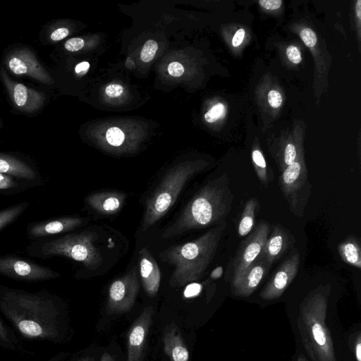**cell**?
<instances>
[{
    "mask_svg": "<svg viewBox=\"0 0 361 361\" xmlns=\"http://www.w3.org/2000/svg\"><path fill=\"white\" fill-rule=\"evenodd\" d=\"M100 361H114V357L108 353H104L101 357Z\"/></svg>",
    "mask_w": 361,
    "mask_h": 361,
    "instance_id": "ee69618b",
    "label": "cell"
},
{
    "mask_svg": "<svg viewBox=\"0 0 361 361\" xmlns=\"http://www.w3.org/2000/svg\"><path fill=\"white\" fill-rule=\"evenodd\" d=\"M0 173L27 180H32L37 176L35 171L26 162L2 153H0Z\"/></svg>",
    "mask_w": 361,
    "mask_h": 361,
    "instance_id": "44dd1931",
    "label": "cell"
},
{
    "mask_svg": "<svg viewBox=\"0 0 361 361\" xmlns=\"http://www.w3.org/2000/svg\"><path fill=\"white\" fill-rule=\"evenodd\" d=\"M0 73L7 92L16 108L30 114L41 109L45 100L44 94L11 80L4 69L1 70Z\"/></svg>",
    "mask_w": 361,
    "mask_h": 361,
    "instance_id": "5bb4252c",
    "label": "cell"
},
{
    "mask_svg": "<svg viewBox=\"0 0 361 361\" xmlns=\"http://www.w3.org/2000/svg\"><path fill=\"white\" fill-rule=\"evenodd\" d=\"M28 207L27 202H21L0 211V230L16 219Z\"/></svg>",
    "mask_w": 361,
    "mask_h": 361,
    "instance_id": "d4e9b609",
    "label": "cell"
},
{
    "mask_svg": "<svg viewBox=\"0 0 361 361\" xmlns=\"http://www.w3.org/2000/svg\"><path fill=\"white\" fill-rule=\"evenodd\" d=\"M279 183L290 211L295 215L302 216L310 196L312 185L305 164L300 157L281 171Z\"/></svg>",
    "mask_w": 361,
    "mask_h": 361,
    "instance_id": "52a82bcc",
    "label": "cell"
},
{
    "mask_svg": "<svg viewBox=\"0 0 361 361\" xmlns=\"http://www.w3.org/2000/svg\"><path fill=\"white\" fill-rule=\"evenodd\" d=\"M225 106L217 103L204 114V120L208 123H214L225 114Z\"/></svg>",
    "mask_w": 361,
    "mask_h": 361,
    "instance_id": "f1b7e54d",
    "label": "cell"
},
{
    "mask_svg": "<svg viewBox=\"0 0 361 361\" xmlns=\"http://www.w3.org/2000/svg\"><path fill=\"white\" fill-rule=\"evenodd\" d=\"M354 352L356 361H361V337L358 334L355 341Z\"/></svg>",
    "mask_w": 361,
    "mask_h": 361,
    "instance_id": "ab89813d",
    "label": "cell"
},
{
    "mask_svg": "<svg viewBox=\"0 0 361 361\" xmlns=\"http://www.w3.org/2000/svg\"><path fill=\"white\" fill-rule=\"evenodd\" d=\"M355 13L359 20L361 17V1L357 0L355 4Z\"/></svg>",
    "mask_w": 361,
    "mask_h": 361,
    "instance_id": "7bdbcfd3",
    "label": "cell"
},
{
    "mask_svg": "<svg viewBox=\"0 0 361 361\" xmlns=\"http://www.w3.org/2000/svg\"><path fill=\"white\" fill-rule=\"evenodd\" d=\"M252 159L259 180L266 185L272 182L273 176L268 172L267 162L262 152L257 149H254Z\"/></svg>",
    "mask_w": 361,
    "mask_h": 361,
    "instance_id": "cb8c5ba5",
    "label": "cell"
},
{
    "mask_svg": "<svg viewBox=\"0 0 361 361\" xmlns=\"http://www.w3.org/2000/svg\"><path fill=\"white\" fill-rule=\"evenodd\" d=\"M300 37L307 47H314L317 42L316 33L310 28H304L300 31Z\"/></svg>",
    "mask_w": 361,
    "mask_h": 361,
    "instance_id": "f546056e",
    "label": "cell"
},
{
    "mask_svg": "<svg viewBox=\"0 0 361 361\" xmlns=\"http://www.w3.org/2000/svg\"><path fill=\"white\" fill-rule=\"evenodd\" d=\"M0 345L6 348L18 350L20 343L16 336L0 319Z\"/></svg>",
    "mask_w": 361,
    "mask_h": 361,
    "instance_id": "484cf974",
    "label": "cell"
},
{
    "mask_svg": "<svg viewBox=\"0 0 361 361\" xmlns=\"http://www.w3.org/2000/svg\"><path fill=\"white\" fill-rule=\"evenodd\" d=\"M297 361H308L306 357H305L302 354H299L297 358Z\"/></svg>",
    "mask_w": 361,
    "mask_h": 361,
    "instance_id": "bcb514c9",
    "label": "cell"
},
{
    "mask_svg": "<svg viewBox=\"0 0 361 361\" xmlns=\"http://www.w3.org/2000/svg\"><path fill=\"white\" fill-rule=\"evenodd\" d=\"M139 273L142 286L151 298L157 295L161 281L159 265L149 250L142 247L138 254Z\"/></svg>",
    "mask_w": 361,
    "mask_h": 361,
    "instance_id": "2e32d148",
    "label": "cell"
},
{
    "mask_svg": "<svg viewBox=\"0 0 361 361\" xmlns=\"http://www.w3.org/2000/svg\"><path fill=\"white\" fill-rule=\"evenodd\" d=\"M85 45V42L82 38L74 37L68 39L64 47L67 51H77L81 49Z\"/></svg>",
    "mask_w": 361,
    "mask_h": 361,
    "instance_id": "1f68e13d",
    "label": "cell"
},
{
    "mask_svg": "<svg viewBox=\"0 0 361 361\" xmlns=\"http://www.w3.org/2000/svg\"><path fill=\"white\" fill-rule=\"evenodd\" d=\"M126 195L117 191H102L90 195L86 202L94 212L102 215H112L122 208Z\"/></svg>",
    "mask_w": 361,
    "mask_h": 361,
    "instance_id": "d6986e66",
    "label": "cell"
},
{
    "mask_svg": "<svg viewBox=\"0 0 361 361\" xmlns=\"http://www.w3.org/2000/svg\"><path fill=\"white\" fill-rule=\"evenodd\" d=\"M271 266L263 258L257 257L235 283L232 293L238 297H248L257 288Z\"/></svg>",
    "mask_w": 361,
    "mask_h": 361,
    "instance_id": "9a60e30c",
    "label": "cell"
},
{
    "mask_svg": "<svg viewBox=\"0 0 361 361\" xmlns=\"http://www.w3.org/2000/svg\"><path fill=\"white\" fill-rule=\"evenodd\" d=\"M154 313L152 306L146 307L130 328L127 335V361H142Z\"/></svg>",
    "mask_w": 361,
    "mask_h": 361,
    "instance_id": "4fadbf2b",
    "label": "cell"
},
{
    "mask_svg": "<svg viewBox=\"0 0 361 361\" xmlns=\"http://www.w3.org/2000/svg\"><path fill=\"white\" fill-rule=\"evenodd\" d=\"M226 227L224 221L199 238L169 247L161 253V259L174 267L169 279L171 287L180 288L204 276L216 255Z\"/></svg>",
    "mask_w": 361,
    "mask_h": 361,
    "instance_id": "3957f363",
    "label": "cell"
},
{
    "mask_svg": "<svg viewBox=\"0 0 361 361\" xmlns=\"http://www.w3.org/2000/svg\"><path fill=\"white\" fill-rule=\"evenodd\" d=\"M204 166L202 163L181 164L163 176L146 202L142 221L143 231L156 224L168 213L185 185Z\"/></svg>",
    "mask_w": 361,
    "mask_h": 361,
    "instance_id": "5b68a950",
    "label": "cell"
},
{
    "mask_svg": "<svg viewBox=\"0 0 361 361\" xmlns=\"http://www.w3.org/2000/svg\"><path fill=\"white\" fill-rule=\"evenodd\" d=\"M290 243V233L282 226L275 225L258 257L271 266L285 254Z\"/></svg>",
    "mask_w": 361,
    "mask_h": 361,
    "instance_id": "e0dca14e",
    "label": "cell"
},
{
    "mask_svg": "<svg viewBox=\"0 0 361 361\" xmlns=\"http://www.w3.org/2000/svg\"><path fill=\"white\" fill-rule=\"evenodd\" d=\"M97 235L92 231L70 233L60 238L32 244V255L37 257H65L81 262L88 269H97L102 262L100 250L96 247Z\"/></svg>",
    "mask_w": 361,
    "mask_h": 361,
    "instance_id": "8992f818",
    "label": "cell"
},
{
    "mask_svg": "<svg viewBox=\"0 0 361 361\" xmlns=\"http://www.w3.org/2000/svg\"><path fill=\"white\" fill-rule=\"evenodd\" d=\"M222 274L223 267L221 266H219L211 272L210 278L212 279H218L222 276Z\"/></svg>",
    "mask_w": 361,
    "mask_h": 361,
    "instance_id": "b9f144b4",
    "label": "cell"
},
{
    "mask_svg": "<svg viewBox=\"0 0 361 361\" xmlns=\"http://www.w3.org/2000/svg\"><path fill=\"white\" fill-rule=\"evenodd\" d=\"M258 204L256 198L247 200L238 225L237 231L240 237L245 236L252 231Z\"/></svg>",
    "mask_w": 361,
    "mask_h": 361,
    "instance_id": "603a6c76",
    "label": "cell"
},
{
    "mask_svg": "<svg viewBox=\"0 0 361 361\" xmlns=\"http://www.w3.org/2000/svg\"><path fill=\"white\" fill-rule=\"evenodd\" d=\"M245 37V30L242 28L238 30L232 39V44L233 47H238L242 42Z\"/></svg>",
    "mask_w": 361,
    "mask_h": 361,
    "instance_id": "f35d334b",
    "label": "cell"
},
{
    "mask_svg": "<svg viewBox=\"0 0 361 361\" xmlns=\"http://www.w3.org/2000/svg\"><path fill=\"white\" fill-rule=\"evenodd\" d=\"M259 4L264 8L267 10H276L279 8L282 4L281 0H260Z\"/></svg>",
    "mask_w": 361,
    "mask_h": 361,
    "instance_id": "74e56055",
    "label": "cell"
},
{
    "mask_svg": "<svg viewBox=\"0 0 361 361\" xmlns=\"http://www.w3.org/2000/svg\"><path fill=\"white\" fill-rule=\"evenodd\" d=\"M0 274L25 281H44L60 276L59 273L48 267L13 255L0 257Z\"/></svg>",
    "mask_w": 361,
    "mask_h": 361,
    "instance_id": "30bf717a",
    "label": "cell"
},
{
    "mask_svg": "<svg viewBox=\"0 0 361 361\" xmlns=\"http://www.w3.org/2000/svg\"><path fill=\"white\" fill-rule=\"evenodd\" d=\"M233 199L228 176L224 173L209 180L194 194L161 237L170 238L222 223L232 208Z\"/></svg>",
    "mask_w": 361,
    "mask_h": 361,
    "instance_id": "7a4b0ae2",
    "label": "cell"
},
{
    "mask_svg": "<svg viewBox=\"0 0 361 361\" xmlns=\"http://www.w3.org/2000/svg\"><path fill=\"white\" fill-rule=\"evenodd\" d=\"M106 139L110 145L119 147L124 142L125 135L120 128L117 127H112L106 131Z\"/></svg>",
    "mask_w": 361,
    "mask_h": 361,
    "instance_id": "4316f807",
    "label": "cell"
},
{
    "mask_svg": "<svg viewBox=\"0 0 361 361\" xmlns=\"http://www.w3.org/2000/svg\"><path fill=\"white\" fill-rule=\"evenodd\" d=\"M168 72L173 77H179L183 74L184 68L179 62H171L168 66Z\"/></svg>",
    "mask_w": 361,
    "mask_h": 361,
    "instance_id": "e575fe53",
    "label": "cell"
},
{
    "mask_svg": "<svg viewBox=\"0 0 361 361\" xmlns=\"http://www.w3.org/2000/svg\"><path fill=\"white\" fill-rule=\"evenodd\" d=\"M18 186V182L15 180V177L0 173V190H6L16 188Z\"/></svg>",
    "mask_w": 361,
    "mask_h": 361,
    "instance_id": "4dcf8cb0",
    "label": "cell"
},
{
    "mask_svg": "<svg viewBox=\"0 0 361 361\" xmlns=\"http://www.w3.org/2000/svg\"><path fill=\"white\" fill-rule=\"evenodd\" d=\"M123 92V87L118 84L109 85L105 89L106 95L110 97H118L122 94Z\"/></svg>",
    "mask_w": 361,
    "mask_h": 361,
    "instance_id": "d590c367",
    "label": "cell"
},
{
    "mask_svg": "<svg viewBox=\"0 0 361 361\" xmlns=\"http://www.w3.org/2000/svg\"><path fill=\"white\" fill-rule=\"evenodd\" d=\"M82 224L80 216H63L32 224L27 229V233L31 238H41L71 231Z\"/></svg>",
    "mask_w": 361,
    "mask_h": 361,
    "instance_id": "ac0fdd59",
    "label": "cell"
},
{
    "mask_svg": "<svg viewBox=\"0 0 361 361\" xmlns=\"http://www.w3.org/2000/svg\"><path fill=\"white\" fill-rule=\"evenodd\" d=\"M164 349L170 361H188L189 352L174 323L168 324L163 334Z\"/></svg>",
    "mask_w": 361,
    "mask_h": 361,
    "instance_id": "ffe728a7",
    "label": "cell"
},
{
    "mask_svg": "<svg viewBox=\"0 0 361 361\" xmlns=\"http://www.w3.org/2000/svg\"><path fill=\"white\" fill-rule=\"evenodd\" d=\"M327 290H314L302 301L298 326L312 361H336L334 343L326 324Z\"/></svg>",
    "mask_w": 361,
    "mask_h": 361,
    "instance_id": "277c9868",
    "label": "cell"
},
{
    "mask_svg": "<svg viewBox=\"0 0 361 361\" xmlns=\"http://www.w3.org/2000/svg\"><path fill=\"white\" fill-rule=\"evenodd\" d=\"M0 312L25 338L54 343L62 338V310L55 295L0 288Z\"/></svg>",
    "mask_w": 361,
    "mask_h": 361,
    "instance_id": "6da1fadb",
    "label": "cell"
},
{
    "mask_svg": "<svg viewBox=\"0 0 361 361\" xmlns=\"http://www.w3.org/2000/svg\"><path fill=\"white\" fill-rule=\"evenodd\" d=\"M268 222L261 221L240 245L231 264V284L235 283L258 257L270 233Z\"/></svg>",
    "mask_w": 361,
    "mask_h": 361,
    "instance_id": "ba28073f",
    "label": "cell"
},
{
    "mask_svg": "<svg viewBox=\"0 0 361 361\" xmlns=\"http://www.w3.org/2000/svg\"><path fill=\"white\" fill-rule=\"evenodd\" d=\"M90 68V63L87 61H82L76 65L75 71L78 75H85Z\"/></svg>",
    "mask_w": 361,
    "mask_h": 361,
    "instance_id": "60d3db41",
    "label": "cell"
},
{
    "mask_svg": "<svg viewBox=\"0 0 361 361\" xmlns=\"http://www.w3.org/2000/svg\"><path fill=\"white\" fill-rule=\"evenodd\" d=\"M267 97L269 104L273 108H278L282 104L281 94L277 90H272L269 91Z\"/></svg>",
    "mask_w": 361,
    "mask_h": 361,
    "instance_id": "836d02e7",
    "label": "cell"
},
{
    "mask_svg": "<svg viewBox=\"0 0 361 361\" xmlns=\"http://www.w3.org/2000/svg\"><path fill=\"white\" fill-rule=\"evenodd\" d=\"M69 35V30L66 27H59L55 29L50 34V39L52 41H60Z\"/></svg>",
    "mask_w": 361,
    "mask_h": 361,
    "instance_id": "8d00e7d4",
    "label": "cell"
},
{
    "mask_svg": "<svg viewBox=\"0 0 361 361\" xmlns=\"http://www.w3.org/2000/svg\"><path fill=\"white\" fill-rule=\"evenodd\" d=\"M157 49L158 44L156 41L153 39L147 40L141 50V60L144 62L151 61L154 58Z\"/></svg>",
    "mask_w": 361,
    "mask_h": 361,
    "instance_id": "83f0119b",
    "label": "cell"
},
{
    "mask_svg": "<svg viewBox=\"0 0 361 361\" xmlns=\"http://www.w3.org/2000/svg\"><path fill=\"white\" fill-rule=\"evenodd\" d=\"M78 361H94V359L91 357H84L80 359Z\"/></svg>",
    "mask_w": 361,
    "mask_h": 361,
    "instance_id": "7dc6e473",
    "label": "cell"
},
{
    "mask_svg": "<svg viewBox=\"0 0 361 361\" xmlns=\"http://www.w3.org/2000/svg\"><path fill=\"white\" fill-rule=\"evenodd\" d=\"M277 268L273 276L260 293L264 300L280 298L296 276L300 266V253L297 249Z\"/></svg>",
    "mask_w": 361,
    "mask_h": 361,
    "instance_id": "8fae6325",
    "label": "cell"
},
{
    "mask_svg": "<svg viewBox=\"0 0 361 361\" xmlns=\"http://www.w3.org/2000/svg\"><path fill=\"white\" fill-rule=\"evenodd\" d=\"M5 64L16 75H27L47 84L53 82L35 54L27 49H18L8 54Z\"/></svg>",
    "mask_w": 361,
    "mask_h": 361,
    "instance_id": "7c38bea8",
    "label": "cell"
},
{
    "mask_svg": "<svg viewBox=\"0 0 361 361\" xmlns=\"http://www.w3.org/2000/svg\"><path fill=\"white\" fill-rule=\"evenodd\" d=\"M286 55L288 59L295 64H298L302 61L300 51L295 45H290L287 48Z\"/></svg>",
    "mask_w": 361,
    "mask_h": 361,
    "instance_id": "d6a6232c",
    "label": "cell"
},
{
    "mask_svg": "<svg viewBox=\"0 0 361 361\" xmlns=\"http://www.w3.org/2000/svg\"><path fill=\"white\" fill-rule=\"evenodd\" d=\"M63 354L57 355V356L54 357L51 360L48 361H62L63 360Z\"/></svg>",
    "mask_w": 361,
    "mask_h": 361,
    "instance_id": "f6af8a7d",
    "label": "cell"
},
{
    "mask_svg": "<svg viewBox=\"0 0 361 361\" xmlns=\"http://www.w3.org/2000/svg\"><path fill=\"white\" fill-rule=\"evenodd\" d=\"M338 252L342 260L353 267L361 268V248L360 240L348 236L338 245Z\"/></svg>",
    "mask_w": 361,
    "mask_h": 361,
    "instance_id": "7402d4cb",
    "label": "cell"
},
{
    "mask_svg": "<svg viewBox=\"0 0 361 361\" xmlns=\"http://www.w3.org/2000/svg\"><path fill=\"white\" fill-rule=\"evenodd\" d=\"M140 290L137 267L115 279L109 287L106 312L109 314L128 312L134 305Z\"/></svg>",
    "mask_w": 361,
    "mask_h": 361,
    "instance_id": "9c48e42d",
    "label": "cell"
}]
</instances>
